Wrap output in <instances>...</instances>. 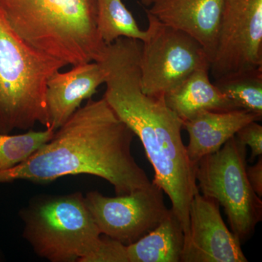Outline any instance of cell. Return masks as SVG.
<instances>
[{
	"label": "cell",
	"mask_w": 262,
	"mask_h": 262,
	"mask_svg": "<svg viewBox=\"0 0 262 262\" xmlns=\"http://www.w3.org/2000/svg\"><path fill=\"white\" fill-rule=\"evenodd\" d=\"M141 43L120 38L106 46L100 63L106 71L103 98L117 117L140 139L155 171L151 182L168 196L172 212L180 221L184 237L189 231V210L194 194L198 164L188 155L182 140L184 121L168 107L164 96L141 90L139 56Z\"/></svg>",
	"instance_id": "1"
},
{
	"label": "cell",
	"mask_w": 262,
	"mask_h": 262,
	"mask_svg": "<svg viewBox=\"0 0 262 262\" xmlns=\"http://www.w3.org/2000/svg\"><path fill=\"white\" fill-rule=\"evenodd\" d=\"M134 136L104 98H89L28 159L0 171V184L88 174L107 181L117 195L131 194L151 184L133 156Z\"/></svg>",
	"instance_id": "2"
},
{
	"label": "cell",
	"mask_w": 262,
	"mask_h": 262,
	"mask_svg": "<svg viewBox=\"0 0 262 262\" xmlns=\"http://www.w3.org/2000/svg\"><path fill=\"white\" fill-rule=\"evenodd\" d=\"M0 11L26 44L67 65L98 62L104 55L96 0H0Z\"/></svg>",
	"instance_id": "3"
},
{
	"label": "cell",
	"mask_w": 262,
	"mask_h": 262,
	"mask_svg": "<svg viewBox=\"0 0 262 262\" xmlns=\"http://www.w3.org/2000/svg\"><path fill=\"white\" fill-rule=\"evenodd\" d=\"M66 66L26 44L0 11V134L50 127L47 82Z\"/></svg>",
	"instance_id": "4"
},
{
	"label": "cell",
	"mask_w": 262,
	"mask_h": 262,
	"mask_svg": "<svg viewBox=\"0 0 262 262\" xmlns=\"http://www.w3.org/2000/svg\"><path fill=\"white\" fill-rule=\"evenodd\" d=\"M24 238L51 262H91L103 237L81 192L34 196L20 211Z\"/></svg>",
	"instance_id": "5"
},
{
	"label": "cell",
	"mask_w": 262,
	"mask_h": 262,
	"mask_svg": "<svg viewBox=\"0 0 262 262\" xmlns=\"http://www.w3.org/2000/svg\"><path fill=\"white\" fill-rule=\"evenodd\" d=\"M247 146L235 136L213 154L200 160L196 169L198 190L223 207L232 233L246 242L262 220V201L248 181Z\"/></svg>",
	"instance_id": "6"
},
{
	"label": "cell",
	"mask_w": 262,
	"mask_h": 262,
	"mask_svg": "<svg viewBox=\"0 0 262 262\" xmlns=\"http://www.w3.org/2000/svg\"><path fill=\"white\" fill-rule=\"evenodd\" d=\"M146 12L148 28L139 56L141 90L151 96H165L194 71L210 68L211 61L194 38Z\"/></svg>",
	"instance_id": "7"
},
{
	"label": "cell",
	"mask_w": 262,
	"mask_h": 262,
	"mask_svg": "<svg viewBox=\"0 0 262 262\" xmlns=\"http://www.w3.org/2000/svg\"><path fill=\"white\" fill-rule=\"evenodd\" d=\"M163 189L149 187L126 195L110 198L98 191L84 196L86 206L101 234L125 246L134 244L153 230L170 213Z\"/></svg>",
	"instance_id": "8"
},
{
	"label": "cell",
	"mask_w": 262,
	"mask_h": 262,
	"mask_svg": "<svg viewBox=\"0 0 262 262\" xmlns=\"http://www.w3.org/2000/svg\"><path fill=\"white\" fill-rule=\"evenodd\" d=\"M262 67V0H225L210 65L214 80Z\"/></svg>",
	"instance_id": "9"
},
{
	"label": "cell",
	"mask_w": 262,
	"mask_h": 262,
	"mask_svg": "<svg viewBox=\"0 0 262 262\" xmlns=\"http://www.w3.org/2000/svg\"><path fill=\"white\" fill-rule=\"evenodd\" d=\"M182 262H247L242 244L225 225L215 200L196 192L189 210Z\"/></svg>",
	"instance_id": "10"
},
{
	"label": "cell",
	"mask_w": 262,
	"mask_h": 262,
	"mask_svg": "<svg viewBox=\"0 0 262 262\" xmlns=\"http://www.w3.org/2000/svg\"><path fill=\"white\" fill-rule=\"evenodd\" d=\"M225 0H155L146 10L164 24L194 38L211 62Z\"/></svg>",
	"instance_id": "11"
},
{
	"label": "cell",
	"mask_w": 262,
	"mask_h": 262,
	"mask_svg": "<svg viewBox=\"0 0 262 262\" xmlns=\"http://www.w3.org/2000/svg\"><path fill=\"white\" fill-rule=\"evenodd\" d=\"M55 72L46 87V105L50 127L54 130L63 125L80 107L82 101L92 98L106 73L100 62L74 66L68 72Z\"/></svg>",
	"instance_id": "12"
},
{
	"label": "cell",
	"mask_w": 262,
	"mask_h": 262,
	"mask_svg": "<svg viewBox=\"0 0 262 262\" xmlns=\"http://www.w3.org/2000/svg\"><path fill=\"white\" fill-rule=\"evenodd\" d=\"M261 117L244 110L198 114L184 123L189 135L187 150L189 159L198 164L206 155L220 150L239 129L249 122L259 121Z\"/></svg>",
	"instance_id": "13"
},
{
	"label": "cell",
	"mask_w": 262,
	"mask_h": 262,
	"mask_svg": "<svg viewBox=\"0 0 262 262\" xmlns=\"http://www.w3.org/2000/svg\"><path fill=\"white\" fill-rule=\"evenodd\" d=\"M209 67L198 69L164 96L169 108L187 122L205 111L237 110L210 79Z\"/></svg>",
	"instance_id": "14"
},
{
	"label": "cell",
	"mask_w": 262,
	"mask_h": 262,
	"mask_svg": "<svg viewBox=\"0 0 262 262\" xmlns=\"http://www.w3.org/2000/svg\"><path fill=\"white\" fill-rule=\"evenodd\" d=\"M184 232L171 210L153 230L126 246L129 262H182Z\"/></svg>",
	"instance_id": "15"
},
{
	"label": "cell",
	"mask_w": 262,
	"mask_h": 262,
	"mask_svg": "<svg viewBox=\"0 0 262 262\" xmlns=\"http://www.w3.org/2000/svg\"><path fill=\"white\" fill-rule=\"evenodd\" d=\"M98 32L106 46L119 38L143 42L146 32L141 30L122 0H96Z\"/></svg>",
	"instance_id": "16"
},
{
	"label": "cell",
	"mask_w": 262,
	"mask_h": 262,
	"mask_svg": "<svg viewBox=\"0 0 262 262\" xmlns=\"http://www.w3.org/2000/svg\"><path fill=\"white\" fill-rule=\"evenodd\" d=\"M213 83L237 110L262 117V67L227 76Z\"/></svg>",
	"instance_id": "17"
},
{
	"label": "cell",
	"mask_w": 262,
	"mask_h": 262,
	"mask_svg": "<svg viewBox=\"0 0 262 262\" xmlns=\"http://www.w3.org/2000/svg\"><path fill=\"white\" fill-rule=\"evenodd\" d=\"M55 131L52 127H46L45 130L32 129L16 135L0 134V171L13 168L28 159L51 139Z\"/></svg>",
	"instance_id": "18"
},
{
	"label": "cell",
	"mask_w": 262,
	"mask_h": 262,
	"mask_svg": "<svg viewBox=\"0 0 262 262\" xmlns=\"http://www.w3.org/2000/svg\"><path fill=\"white\" fill-rule=\"evenodd\" d=\"M258 121L249 122L236 134L237 140L251 150L250 161L253 162L262 155V126Z\"/></svg>",
	"instance_id": "19"
},
{
	"label": "cell",
	"mask_w": 262,
	"mask_h": 262,
	"mask_svg": "<svg viewBox=\"0 0 262 262\" xmlns=\"http://www.w3.org/2000/svg\"><path fill=\"white\" fill-rule=\"evenodd\" d=\"M257 163L246 168V174L250 184L260 198L262 196V158L258 157Z\"/></svg>",
	"instance_id": "20"
},
{
	"label": "cell",
	"mask_w": 262,
	"mask_h": 262,
	"mask_svg": "<svg viewBox=\"0 0 262 262\" xmlns=\"http://www.w3.org/2000/svg\"><path fill=\"white\" fill-rule=\"evenodd\" d=\"M155 0H141V3L146 7H150L154 3Z\"/></svg>",
	"instance_id": "21"
}]
</instances>
